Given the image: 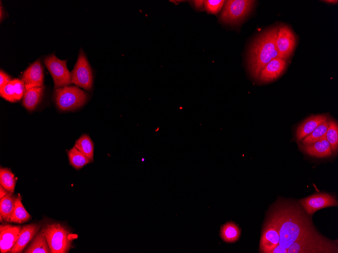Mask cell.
<instances>
[{"label": "cell", "instance_id": "cell-1", "mask_svg": "<svg viewBox=\"0 0 338 253\" xmlns=\"http://www.w3.org/2000/svg\"><path fill=\"white\" fill-rule=\"evenodd\" d=\"M273 215L278 227L279 242L271 253H287V248L301 236L313 229L311 220L299 207L285 206Z\"/></svg>", "mask_w": 338, "mask_h": 253}, {"label": "cell", "instance_id": "cell-2", "mask_svg": "<svg viewBox=\"0 0 338 253\" xmlns=\"http://www.w3.org/2000/svg\"><path fill=\"white\" fill-rule=\"evenodd\" d=\"M278 26L260 34L252 42L248 53V64L252 77L258 79L263 68L272 60L280 57L276 46Z\"/></svg>", "mask_w": 338, "mask_h": 253}, {"label": "cell", "instance_id": "cell-3", "mask_svg": "<svg viewBox=\"0 0 338 253\" xmlns=\"http://www.w3.org/2000/svg\"><path fill=\"white\" fill-rule=\"evenodd\" d=\"M337 244L321 235L313 228L294 242L287 248V253L337 252Z\"/></svg>", "mask_w": 338, "mask_h": 253}, {"label": "cell", "instance_id": "cell-4", "mask_svg": "<svg viewBox=\"0 0 338 253\" xmlns=\"http://www.w3.org/2000/svg\"><path fill=\"white\" fill-rule=\"evenodd\" d=\"M48 243L50 252L67 253L71 249L73 239L70 231L60 223L44 222L41 228Z\"/></svg>", "mask_w": 338, "mask_h": 253}, {"label": "cell", "instance_id": "cell-5", "mask_svg": "<svg viewBox=\"0 0 338 253\" xmlns=\"http://www.w3.org/2000/svg\"><path fill=\"white\" fill-rule=\"evenodd\" d=\"M54 97L57 107L63 111L78 109L88 99V94L76 85L55 89Z\"/></svg>", "mask_w": 338, "mask_h": 253}, {"label": "cell", "instance_id": "cell-6", "mask_svg": "<svg viewBox=\"0 0 338 253\" xmlns=\"http://www.w3.org/2000/svg\"><path fill=\"white\" fill-rule=\"evenodd\" d=\"M225 2L220 20L225 23L234 25L240 22L250 12L255 1L230 0Z\"/></svg>", "mask_w": 338, "mask_h": 253}, {"label": "cell", "instance_id": "cell-7", "mask_svg": "<svg viewBox=\"0 0 338 253\" xmlns=\"http://www.w3.org/2000/svg\"><path fill=\"white\" fill-rule=\"evenodd\" d=\"M44 63L53 79L55 89L68 86L72 83L71 72L66 66L67 60H60L53 54L44 59Z\"/></svg>", "mask_w": 338, "mask_h": 253}, {"label": "cell", "instance_id": "cell-8", "mask_svg": "<svg viewBox=\"0 0 338 253\" xmlns=\"http://www.w3.org/2000/svg\"><path fill=\"white\" fill-rule=\"evenodd\" d=\"M71 75L72 83L76 86L87 91L92 89L93 83L92 70L81 49L74 68L71 72Z\"/></svg>", "mask_w": 338, "mask_h": 253}, {"label": "cell", "instance_id": "cell-9", "mask_svg": "<svg viewBox=\"0 0 338 253\" xmlns=\"http://www.w3.org/2000/svg\"><path fill=\"white\" fill-rule=\"evenodd\" d=\"M279 239L278 225L272 215L262 232L260 244V252L271 253L278 245Z\"/></svg>", "mask_w": 338, "mask_h": 253}, {"label": "cell", "instance_id": "cell-10", "mask_svg": "<svg viewBox=\"0 0 338 253\" xmlns=\"http://www.w3.org/2000/svg\"><path fill=\"white\" fill-rule=\"evenodd\" d=\"M295 44L294 35L289 27H279L276 39V46L280 58L286 60L291 55Z\"/></svg>", "mask_w": 338, "mask_h": 253}, {"label": "cell", "instance_id": "cell-11", "mask_svg": "<svg viewBox=\"0 0 338 253\" xmlns=\"http://www.w3.org/2000/svg\"><path fill=\"white\" fill-rule=\"evenodd\" d=\"M305 211L312 214L322 208L337 206V201L331 195L320 193L311 195L300 200Z\"/></svg>", "mask_w": 338, "mask_h": 253}, {"label": "cell", "instance_id": "cell-12", "mask_svg": "<svg viewBox=\"0 0 338 253\" xmlns=\"http://www.w3.org/2000/svg\"><path fill=\"white\" fill-rule=\"evenodd\" d=\"M21 226L2 224L0 226V250L1 253L9 252L19 237Z\"/></svg>", "mask_w": 338, "mask_h": 253}, {"label": "cell", "instance_id": "cell-13", "mask_svg": "<svg viewBox=\"0 0 338 253\" xmlns=\"http://www.w3.org/2000/svg\"><path fill=\"white\" fill-rule=\"evenodd\" d=\"M22 80L24 82L26 90L44 85V69L38 59L33 63L23 72Z\"/></svg>", "mask_w": 338, "mask_h": 253}, {"label": "cell", "instance_id": "cell-14", "mask_svg": "<svg viewBox=\"0 0 338 253\" xmlns=\"http://www.w3.org/2000/svg\"><path fill=\"white\" fill-rule=\"evenodd\" d=\"M286 65V61L284 59L272 60L262 69L258 78L259 82L268 83L276 79L284 71Z\"/></svg>", "mask_w": 338, "mask_h": 253}, {"label": "cell", "instance_id": "cell-15", "mask_svg": "<svg viewBox=\"0 0 338 253\" xmlns=\"http://www.w3.org/2000/svg\"><path fill=\"white\" fill-rule=\"evenodd\" d=\"M41 228L40 223H32L22 226L19 237L9 252L21 253Z\"/></svg>", "mask_w": 338, "mask_h": 253}, {"label": "cell", "instance_id": "cell-16", "mask_svg": "<svg viewBox=\"0 0 338 253\" xmlns=\"http://www.w3.org/2000/svg\"><path fill=\"white\" fill-rule=\"evenodd\" d=\"M25 90L24 82L19 79H14L0 89V95L9 102H15L22 98Z\"/></svg>", "mask_w": 338, "mask_h": 253}, {"label": "cell", "instance_id": "cell-17", "mask_svg": "<svg viewBox=\"0 0 338 253\" xmlns=\"http://www.w3.org/2000/svg\"><path fill=\"white\" fill-rule=\"evenodd\" d=\"M327 117L325 115H313L305 120L298 127L296 130V138L302 140L310 134L320 124L326 121Z\"/></svg>", "mask_w": 338, "mask_h": 253}, {"label": "cell", "instance_id": "cell-18", "mask_svg": "<svg viewBox=\"0 0 338 253\" xmlns=\"http://www.w3.org/2000/svg\"><path fill=\"white\" fill-rule=\"evenodd\" d=\"M303 150L311 156L323 158L331 155V146L325 137L313 143L302 146Z\"/></svg>", "mask_w": 338, "mask_h": 253}, {"label": "cell", "instance_id": "cell-19", "mask_svg": "<svg viewBox=\"0 0 338 253\" xmlns=\"http://www.w3.org/2000/svg\"><path fill=\"white\" fill-rule=\"evenodd\" d=\"M44 90V86L26 89L23 100L24 107L30 111L34 110L42 99Z\"/></svg>", "mask_w": 338, "mask_h": 253}, {"label": "cell", "instance_id": "cell-20", "mask_svg": "<svg viewBox=\"0 0 338 253\" xmlns=\"http://www.w3.org/2000/svg\"><path fill=\"white\" fill-rule=\"evenodd\" d=\"M24 253H50V249L45 235L41 228L24 251Z\"/></svg>", "mask_w": 338, "mask_h": 253}, {"label": "cell", "instance_id": "cell-21", "mask_svg": "<svg viewBox=\"0 0 338 253\" xmlns=\"http://www.w3.org/2000/svg\"><path fill=\"white\" fill-rule=\"evenodd\" d=\"M16 197L11 192L0 198V215L2 216L4 221L10 222L13 215Z\"/></svg>", "mask_w": 338, "mask_h": 253}, {"label": "cell", "instance_id": "cell-22", "mask_svg": "<svg viewBox=\"0 0 338 253\" xmlns=\"http://www.w3.org/2000/svg\"><path fill=\"white\" fill-rule=\"evenodd\" d=\"M90 161L94 160V144L87 134H82L76 141L74 146Z\"/></svg>", "mask_w": 338, "mask_h": 253}, {"label": "cell", "instance_id": "cell-23", "mask_svg": "<svg viewBox=\"0 0 338 253\" xmlns=\"http://www.w3.org/2000/svg\"><path fill=\"white\" fill-rule=\"evenodd\" d=\"M220 235L224 241L234 242L239 239L240 230L235 223L227 222L221 226Z\"/></svg>", "mask_w": 338, "mask_h": 253}, {"label": "cell", "instance_id": "cell-24", "mask_svg": "<svg viewBox=\"0 0 338 253\" xmlns=\"http://www.w3.org/2000/svg\"><path fill=\"white\" fill-rule=\"evenodd\" d=\"M31 215L25 210L22 202L20 194L16 197L15 206L10 222L22 224L29 221Z\"/></svg>", "mask_w": 338, "mask_h": 253}, {"label": "cell", "instance_id": "cell-25", "mask_svg": "<svg viewBox=\"0 0 338 253\" xmlns=\"http://www.w3.org/2000/svg\"><path fill=\"white\" fill-rule=\"evenodd\" d=\"M67 155L70 165L76 170L91 163L89 159L74 146L68 150Z\"/></svg>", "mask_w": 338, "mask_h": 253}, {"label": "cell", "instance_id": "cell-26", "mask_svg": "<svg viewBox=\"0 0 338 253\" xmlns=\"http://www.w3.org/2000/svg\"><path fill=\"white\" fill-rule=\"evenodd\" d=\"M328 126V120L320 124L312 133L302 140L303 145H306L313 143L325 137Z\"/></svg>", "mask_w": 338, "mask_h": 253}, {"label": "cell", "instance_id": "cell-27", "mask_svg": "<svg viewBox=\"0 0 338 253\" xmlns=\"http://www.w3.org/2000/svg\"><path fill=\"white\" fill-rule=\"evenodd\" d=\"M16 179L11 170L7 168L1 167L0 183L6 190L13 193L16 186Z\"/></svg>", "mask_w": 338, "mask_h": 253}, {"label": "cell", "instance_id": "cell-28", "mask_svg": "<svg viewBox=\"0 0 338 253\" xmlns=\"http://www.w3.org/2000/svg\"><path fill=\"white\" fill-rule=\"evenodd\" d=\"M328 126L325 138L329 142L332 151L335 153L338 147V126L336 122L331 119L328 120Z\"/></svg>", "mask_w": 338, "mask_h": 253}, {"label": "cell", "instance_id": "cell-29", "mask_svg": "<svg viewBox=\"0 0 338 253\" xmlns=\"http://www.w3.org/2000/svg\"><path fill=\"white\" fill-rule=\"evenodd\" d=\"M224 1L207 0L204 1V6L206 11L211 14H216L219 12L223 6Z\"/></svg>", "mask_w": 338, "mask_h": 253}, {"label": "cell", "instance_id": "cell-30", "mask_svg": "<svg viewBox=\"0 0 338 253\" xmlns=\"http://www.w3.org/2000/svg\"><path fill=\"white\" fill-rule=\"evenodd\" d=\"M12 80L11 77L3 70L0 71V89Z\"/></svg>", "mask_w": 338, "mask_h": 253}, {"label": "cell", "instance_id": "cell-31", "mask_svg": "<svg viewBox=\"0 0 338 253\" xmlns=\"http://www.w3.org/2000/svg\"><path fill=\"white\" fill-rule=\"evenodd\" d=\"M194 5L197 9H201L203 4L204 3V1H192Z\"/></svg>", "mask_w": 338, "mask_h": 253}, {"label": "cell", "instance_id": "cell-32", "mask_svg": "<svg viewBox=\"0 0 338 253\" xmlns=\"http://www.w3.org/2000/svg\"><path fill=\"white\" fill-rule=\"evenodd\" d=\"M9 191L6 190L2 185H0V198L7 195Z\"/></svg>", "mask_w": 338, "mask_h": 253}, {"label": "cell", "instance_id": "cell-33", "mask_svg": "<svg viewBox=\"0 0 338 253\" xmlns=\"http://www.w3.org/2000/svg\"><path fill=\"white\" fill-rule=\"evenodd\" d=\"M4 13L3 11V6L2 5V3L1 2V6H0V20H1V22L2 21V19L4 17Z\"/></svg>", "mask_w": 338, "mask_h": 253}, {"label": "cell", "instance_id": "cell-34", "mask_svg": "<svg viewBox=\"0 0 338 253\" xmlns=\"http://www.w3.org/2000/svg\"><path fill=\"white\" fill-rule=\"evenodd\" d=\"M325 2L327 3H337V1H325Z\"/></svg>", "mask_w": 338, "mask_h": 253}]
</instances>
